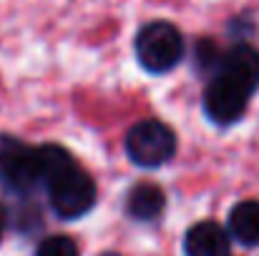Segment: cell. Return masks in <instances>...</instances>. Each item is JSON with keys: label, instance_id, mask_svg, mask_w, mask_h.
Instances as JSON below:
<instances>
[{"label": "cell", "instance_id": "cell-4", "mask_svg": "<svg viewBox=\"0 0 259 256\" xmlns=\"http://www.w3.org/2000/svg\"><path fill=\"white\" fill-rule=\"evenodd\" d=\"M0 178L15 191H30L35 183H43L38 148L0 136Z\"/></svg>", "mask_w": 259, "mask_h": 256}, {"label": "cell", "instance_id": "cell-6", "mask_svg": "<svg viewBox=\"0 0 259 256\" xmlns=\"http://www.w3.org/2000/svg\"><path fill=\"white\" fill-rule=\"evenodd\" d=\"M224 81L239 85L242 90H247L249 95L257 90L259 85V53L257 48L247 45V43H239L234 45L229 53H224V61H222V68L219 73Z\"/></svg>", "mask_w": 259, "mask_h": 256}, {"label": "cell", "instance_id": "cell-12", "mask_svg": "<svg viewBox=\"0 0 259 256\" xmlns=\"http://www.w3.org/2000/svg\"><path fill=\"white\" fill-rule=\"evenodd\" d=\"M222 61H224V53H219L214 40H199V45H196V66L201 71H217L219 73Z\"/></svg>", "mask_w": 259, "mask_h": 256}, {"label": "cell", "instance_id": "cell-5", "mask_svg": "<svg viewBox=\"0 0 259 256\" xmlns=\"http://www.w3.org/2000/svg\"><path fill=\"white\" fill-rule=\"evenodd\" d=\"M247 100H249V93L242 90L239 85L224 81L222 76H217L206 93H204V108L209 113V118L219 126H229V123H237L247 108Z\"/></svg>", "mask_w": 259, "mask_h": 256}, {"label": "cell", "instance_id": "cell-14", "mask_svg": "<svg viewBox=\"0 0 259 256\" xmlns=\"http://www.w3.org/2000/svg\"><path fill=\"white\" fill-rule=\"evenodd\" d=\"M101 256H118V254H113V251H108V254H101Z\"/></svg>", "mask_w": 259, "mask_h": 256}, {"label": "cell", "instance_id": "cell-2", "mask_svg": "<svg viewBox=\"0 0 259 256\" xmlns=\"http://www.w3.org/2000/svg\"><path fill=\"white\" fill-rule=\"evenodd\" d=\"M174 151H176L174 131L166 123L156 121V118L139 121L126 133V153L139 166H146V169L161 166L171 159Z\"/></svg>", "mask_w": 259, "mask_h": 256}, {"label": "cell", "instance_id": "cell-13", "mask_svg": "<svg viewBox=\"0 0 259 256\" xmlns=\"http://www.w3.org/2000/svg\"><path fill=\"white\" fill-rule=\"evenodd\" d=\"M3 226H5V214H3V209H0V236H3Z\"/></svg>", "mask_w": 259, "mask_h": 256}, {"label": "cell", "instance_id": "cell-9", "mask_svg": "<svg viewBox=\"0 0 259 256\" xmlns=\"http://www.w3.org/2000/svg\"><path fill=\"white\" fill-rule=\"evenodd\" d=\"M229 234L247 244L257 246L259 244V201H242L232 209L229 214Z\"/></svg>", "mask_w": 259, "mask_h": 256}, {"label": "cell", "instance_id": "cell-10", "mask_svg": "<svg viewBox=\"0 0 259 256\" xmlns=\"http://www.w3.org/2000/svg\"><path fill=\"white\" fill-rule=\"evenodd\" d=\"M38 161H40V178L46 186L53 183L56 178H61L63 173H68L71 169H76V161L71 159V153L53 143L38 148Z\"/></svg>", "mask_w": 259, "mask_h": 256}, {"label": "cell", "instance_id": "cell-7", "mask_svg": "<svg viewBox=\"0 0 259 256\" xmlns=\"http://www.w3.org/2000/svg\"><path fill=\"white\" fill-rule=\"evenodd\" d=\"M186 256H229V236L217 221L194 224L184 236Z\"/></svg>", "mask_w": 259, "mask_h": 256}, {"label": "cell", "instance_id": "cell-1", "mask_svg": "<svg viewBox=\"0 0 259 256\" xmlns=\"http://www.w3.org/2000/svg\"><path fill=\"white\" fill-rule=\"evenodd\" d=\"M136 56L149 73H166L184 58V38L176 25L166 20H154L139 30Z\"/></svg>", "mask_w": 259, "mask_h": 256}, {"label": "cell", "instance_id": "cell-11", "mask_svg": "<svg viewBox=\"0 0 259 256\" xmlns=\"http://www.w3.org/2000/svg\"><path fill=\"white\" fill-rule=\"evenodd\" d=\"M35 256H78V246L73 239L56 234V236H48L46 241H40Z\"/></svg>", "mask_w": 259, "mask_h": 256}, {"label": "cell", "instance_id": "cell-8", "mask_svg": "<svg viewBox=\"0 0 259 256\" xmlns=\"http://www.w3.org/2000/svg\"><path fill=\"white\" fill-rule=\"evenodd\" d=\"M164 191L156 183H139L131 193H128V214L136 221H154L161 211H164Z\"/></svg>", "mask_w": 259, "mask_h": 256}, {"label": "cell", "instance_id": "cell-3", "mask_svg": "<svg viewBox=\"0 0 259 256\" xmlns=\"http://www.w3.org/2000/svg\"><path fill=\"white\" fill-rule=\"evenodd\" d=\"M51 206L61 219H78L86 216L96 203V183L86 171L78 166L48 183Z\"/></svg>", "mask_w": 259, "mask_h": 256}]
</instances>
